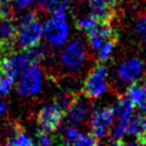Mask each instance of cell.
Here are the masks:
<instances>
[{
	"mask_svg": "<svg viewBox=\"0 0 146 146\" xmlns=\"http://www.w3.org/2000/svg\"><path fill=\"white\" fill-rule=\"evenodd\" d=\"M43 36V25L34 11L26 13L17 24L16 42L23 49L39 46Z\"/></svg>",
	"mask_w": 146,
	"mask_h": 146,
	"instance_id": "6da1fadb",
	"label": "cell"
},
{
	"mask_svg": "<svg viewBox=\"0 0 146 146\" xmlns=\"http://www.w3.org/2000/svg\"><path fill=\"white\" fill-rule=\"evenodd\" d=\"M43 83V72L38 63L29 64L18 76L17 92L23 96H33L38 94Z\"/></svg>",
	"mask_w": 146,
	"mask_h": 146,
	"instance_id": "7a4b0ae2",
	"label": "cell"
},
{
	"mask_svg": "<svg viewBox=\"0 0 146 146\" xmlns=\"http://www.w3.org/2000/svg\"><path fill=\"white\" fill-rule=\"evenodd\" d=\"M133 107L135 105L125 96H121L115 103V105L112 107L113 122L108 131L112 138L119 139L124 133H127V125H128L129 119L132 115Z\"/></svg>",
	"mask_w": 146,
	"mask_h": 146,
	"instance_id": "3957f363",
	"label": "cell"
},
{
	"mask_svg": "<svg viewBox=\"0 0 146 146\" xmlns=\"http://www.w3.org/2000/svg\"><path fill=\"white\" fill-rule=\"evenodd\" d=\"M70 27L67 16L51 14L43 25V35L48 43L54 47H62L67 42Z\"/></svg>",
	"mask_w": 146,
	"mask_h": 146,
	"instance_id": "277c9868",
	"label": "cell"
},
{
	"mask_svg": "<svg viewBox=\"0 0 146 146\" xmlns=\"http://www.w3.org/2000/svg\"><path fill=\"white\" fill-rule=\"evenodd\" d=\"M86 58L87 51L83 42L79 39H73L64 44L59 56V62L65 70L75 72L84 65Z\"/></svg>",
	"mask_w": 146,
	"mask_h": 146,
	"instance_id": "5b68a950",
	"label": "cell"
},
{
	"mask_svg": "<svg viewBox=\"0 0 146 146\" xmlns=\"http://www.w3.org/2000/svg\"><path fill=\"white\" fill-rule=\"evenodd\" d=\"M107 89V70L104 65L95 66L83 82V95L89 99H95L105 94Z\"/></svg>",
	"mask_w": 146,
	"mask_h": 146,
	"instance_id": "8992f818",
	"label": "cell"
},
{
	"mask_svg": "<svg viewBox=\"0 0 146 146\" xmlns=\"http://www.w3.org/2000/svg\"><path fill=\"white\" fill-rule=\"evenodd\" d=\"M64 120V111L58 106V104L49 103L42 106L36 116V122L39 127L47 132L56 131Z\"/></svg>",
	"mask_w": 146,
	"mask_h": 146,
	"instance_id": "52a82bcc",
	"label": "cell"
},
{
	"mask_svg": "<svg viewBox=\"0 0 146 146\" xmlns=\"http://www.w3.org/2000/svg\"><path fill=\"white\" fill-rule=\"evenodd\" d=\"M90 114V104L81 97H73L72 102L64 112V119L67 125L78 127L83 123Z\"/></svg>",
	"mask_w": 146,
	"mask_h": 146,
	"instance_id": "ba28073f",
	"label": "cell"
},
{
	"mask_svg": "<svg viewBox=\"0 0 146 146\" xmlns=\"http://www.w3.org/2000/svg\"><path fill=\"white\" fill-rule=\"evenodd\" d=\"M113 122V111L112 107H103L91 113L90 115V130L91 133L97 138H103L108 135L110 128Z\"/></svg>",
	"mask_w": 146,
	"mask_h": 146,
	"instance_id": "9c48e42d",
	"label": "cell"
},
{
	"mask_svg": "<svg viewBox=\"0 0 146 146\" xmlns=\"http://www.w3.org/2000/svg\"><path fill=\"white\" fill-rule=\"evenodd\" d=\"M31 64L25 51L23 52H9L2 59L1 73L13 80H16L23 70Z\"/></svg>",
	"mask_w": 146,
	"mask_h": 146,
	"instance_id": "30bf717a",
	"label": "cell"
},
{
	"mask_svg": "<svg viewBox=\"0 0 146 146\" xmlns=\"http://www.w3.org/2000/svg\"><path fill=\"white\" fill-rule=\"evenodd\" d=\"M143 63L138 58H127L117 67V76L124 83H136L143 75Z\"/></svg>",
	"mask_w": 146,
	"mask_h": 146,
	"instance_id": "8fae6325",
	"label": "cell"
},
{
	"mask_svg": "<svg viewBox=\"0 0 146 146\" xmlns=\"http://www.w3.org/2000/svg\"><path fill=\"white\" fill-rule=\"evenodd\" d=\"M87 33H88V42L90 47L96 51L105 41L112 39L114 35V31L111 24L108 22H103V21H98L96 25Z\"/></svg>",
	"mask_w": 146,
	"mask_h": 146,
	"instance_id": "7c38bea8",
	"label": "cell"
},
{
	"mask_svg": "<svg viewBox=\"0 0 146 146\" xmlns=\"http://www.w3.org/2000/svg\"><path fill=\"white\" fill-rule=\"evenodd\" d=\"M117 0H89V14H91L97 21L108 22L113 15Z\"/></svg>",
	"mask_w": 146,
	"mask_h": 146,
	"instance_id": "4fadbf2b",
	"label": "cell"
},
{
	"mask_svg": "<svg viewBox=\"0 0 146 146\" xmlns=\"http://www.w3.org/2000/svg\"><path fill=\"white\" fill-rule=\"evenodd\" d=\"M17 25L10 18H2L0 22V51H8L16 42Z\"/></svg>",
	"mask_w": 146,
	"mask_h": 146,
	"instance_id": "5bb4252c",
	"label": "cell"
},
{
	"mask_svg": "<svg viewBox=\"0 0 146 146\" xmlns=\"http://www.w3.org/2000/svg\"><path fill=\"white\" fill-rule=\"evenodd\" d=\"M9 129L10 131L2 146H33V140L30 136H27L21 124L13 123Z\"/></svg>",
	"mask_w": 146,
	"mask_h": 146,
	"instance_id": "9a60e30c",
	"label": "cell"
},
{
	"mask_svg": "<svg viewBox=\"0 0 146 146\" xmlns=\"http://www.w3.org/2000/svg\"><path fill=\"white\" fill-rule=\"evenodd\" d=\"M127 133L140 137L146 133V115L145 114H136L131 115L127 125Z\"/></svg>",
	"mask_w": 146,
	"mask_h": 146,
	"instance_id": "2e32d148",
	"label": "cell"
},
{
	"mask_svg": "<svg viewBox=\"0 0 146 146\" xmlns=\"http://www.w3.org/2000/svg\"><path fill=\"white\" fill-rule=\"evenodd\" d=\"M124 96L135 105V106H140L144 102V91H143V86L131 83L128 90L125 91Z\"/></svg>",
	"mask_w": 146,
	"mask_h": 146,
	"instance_id": "e0dca14e",
	"label": "cell"
},
{
	"mask_svg": "<svg viewBox=\"0 0 146 146\" xmlns=\"http://www.w3.org/2000/svg\"><path fill=\"white\" fill-rule=\"evenodd\" d=\"M114 42H115V39L112 38V39H108L107 41H105L99 48H98V59L100 62H104L106 59H108V57L111 56L112 51H113V48H114Z\"/></svg>",
	"mask_w": 146,
	"mask_h": 146,
	"instance_id": "ac0fdd59",
	"label": "cell"
},
{
	"mask_svg": "<svg viewBox=\"0 0 146 146\" xmlns=\"http://www.w3.org/2000/svg\"><path fill=\"white\" fill-rule=\"evenodd\" d=\"M97 22H98V21H97L91 14L84 15V16L80 17V18L76 21V27H78L79 30H81V31L88 32V31H90V30L96 25Z\"/></svg>",
	"mask_w": 146,
	"mask_h": 146,
	"instance_id": "d6986e66",
	"label": "cell"
},
{
	"mask_svg": "<svg viewBox=\"0 0 146 146\" xmlns=\"http://www.w3.org/2000/svg\"><path fill=\"white\" fill-rule=\"evenodd\" d=\"M33 146H54V139L47 133V131L39 130L35 133V141Z\"/></svg>",
	"mask_w": 146,
	"mask_h": 146,
	"instance_id": "ffe728a7",
	"label": "cell"
},
{
	"mask_svg": "<svg viewBox=\"0 0 146 146\" xmlns=\"http://www.w3.org/2000/svg\"><path fill=\"white\" fill-rule=\"evenodd\" d=\"M97 138L92 133H81L72 146H96Z\"/></svg>",
	"mask_w": 146,
	"mask_h": 146,
	"instance_id": "44dd1931",
	"label": "cell"
},
{
	"mask_svg": "<svg viewBox=\"0 0 146 146\" xmlns=\"http://www.w3.org/2000/svg\"><path fill=\"white\" fill-rule=\"evenodd\" d=\"M14 83H15V80H13L3 74H0V95H2V96L9 95L14 87Z\"/></svg>",
	"mask_w": 146,
	"mask_h": 146,
	"instance_id": "7402d4cb",
	"label": "cell"
},
{
	"mask_svg": "<svg viewBox=\"0 0 146 146\" xmlns=\"http://www.w3.org/2000/svg\"><path fill=\"white\" fill-rule=\"evenodd\" d=\"M136 32L144 43H146V16H140L136 22Z\"/></svg>",
	"mask_w": 146,
	"mask_h": 146,
	"instance_id": "603a6c76",
	"label": "cell"
},
{
	"mask_svg": "<svg viewBox=\"0 0 146 146\" xmlns=\"http://www.w3.org/2000/svg\"><path fill=\"white\" fill-rule=\"evenodd\" d=\"M34 1L35 0H10L13 8H16V9H25Z\"/></svg>",
	"mask_w": 146,
	"mask_h": 146,
	"instance_id": "cb8c5ba5",
	"label": "cell"
},
{
	"mask_svg": "<svg viewBox=\"0 0 146 146\" xmlns=\"http://www.w3.org/2000/svg\"><path fill=\"white\" fill-rule=\"evenodd\" d=\"M143 91H144V102H143V104L139 106V110H140L141 112H146V81H145L144 84H143Z\"/></svg>",
	"mask_w": 146,
	"mask_h": 146,
	"instance_id": "d4e9b609",
	"label": "cell"
},
{
	"mask_svg": "<svg viewBox=\"0 0 146 146\" xmlns=\"http://www.w3.org/2000/svg\"><path fill=\"white\" fill-rule=\"evenodd\" d=\"M108 146H125V143L120 140V139H115L114 141H112Z\"/></svg>",
	"mask_w": 146,
	"mask_h": 146,
	"instance_id": "484cf974",
	"label": "cell"
},
{
	"mask_svg": "<svg viewBox=\"0 0 146 146\" xmlns=\"http://www.w3.org/2000/svg\"><path fill=\"white\" fill-rule=\"evenodd\" d=\"M6 111H7V104L2 99H0V115H2Z\"/></svg>",
	"mask_w": 146,
	"mask_h": 146,
	"instance_id": "4316f807",
	"label": "cell"
},
{
	"mask_svg": "<svg viewBox=\"0 0 146 146\" xmlns=\"http://www.w3.org/2000/svg\"><path fill=\"white\" fill-rule=\"evenodd\" d=\"M125 146H140L138 140H131L129 143H125Z\"/></svg>",
	"mask_w": 146,
	"mask_h": 146,
	"instance_id": "83f0119b",
	"label": "cell"
},
{
	"mask_svg": "<svg viewBox=\"0 0 146 146\" xmlns=\"http://www.w3.org/2000/svg\"><path fill=\"white\" fill-rule=\"evenodd\" d=\"M2 59H3V55L0 51V73H1V65H2Z\"/></svg>",
	"mask_w": 146,
	"mask_h": 146,
	"instance_id": "f1b7e54d",
	"label": "cell"
},
{
	"mask_svg": "<svg viewBox=\"0 0 146 146\" xmlns=\"http://www.w3.org/2000/svg\"><path fill=\"white\" fill-rule=\"evenodd\" d=\"M5 1H6V0H0V5H1L2 2H5Z\"/></svg>",
	"mask_w": 146,
	"mask_h": 146,
	"instance_id": "f546056e",
	"label": "cell"
},
{
	"mask_svg": "<svg viewBox=\"0 0 146 146\" xmlns=\"http://www.w3.org/2000/svg\"><path fill=\"white\" fill-rule=\"evenodd\" d=\"M96 146H99V145H96Z\"/></svg>",
	"mask_w": 146,
	"mask_h": 146,
	"instance_id": "4dcf8cb0",
	"label": "cell"
}]
</instances>
